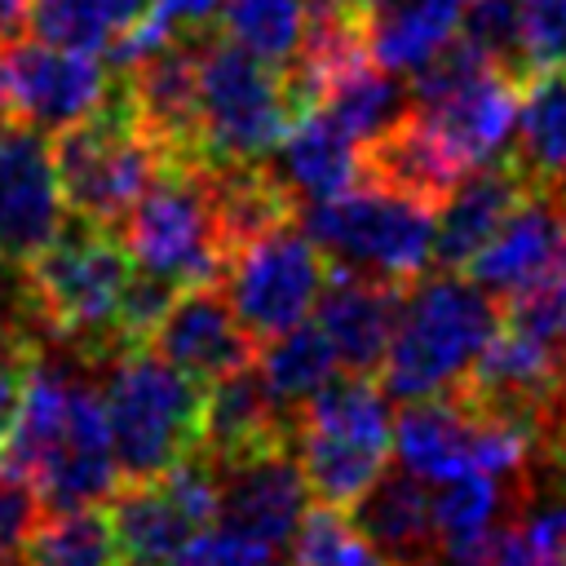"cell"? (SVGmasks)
Returning <instances> with one entry per match:
<instances>
[{
  "mask_svg": "<svg viewBox=\"0 0 566 566\" xmlns=\"http://www.w3.org/2000/svg\"><path fill=\"white\" fill-rule=\"evenodd\" d=\"M0 469L27 478L44 509H84L115 491L119 464L102 394L62 358H31L13 429L0 447Z\"/></svg>",
  "mask_w": 566,
  "mask_h": 566,
  "instance_id": "obj_1",
  "label": "cell"
},
{
  "mask_svg": "<svg viewBox=\"0 0 566 566\" xmlns=\"http://www.w3.org/2000/svg\"><path fill=\"white\" fill-rule=\"evenodd\" d=\"M18 270H22L18 274L22 314L40 345H53L80 358L119 354L115 314H119V296L133 274V261L111 230L75 217V226H62L57 239Z\"/></svg>",
  "mask_w": 566,
  "mask_h": 566,
  "instance_id": "obj_2",
  "label": "cell"
},
{
  "mask_svg": "<svg viewBox=\"0 0 566 566\" xmlns=\"http://www.w3.org/2000/svg\"><path fill=\"white\" fill-rule=\"evenodd\" d=\"M495 327L500 310L478 283L451 270L416 279L398 305V323L380 358V389L398 402L455 389Z\"/></svg>",
  "mask_w": 566,
  "mask_h": 566,
  "instance_id": "obj_3",
  "label": "cell"
},
{
  "mask_svg": "<svg viewBox=\"0 0 566 566\" xmlns=\"http://www.w3.org/2000/svg\"><path fill=\"white\" fill-rule=\"evenodd\" d=\"M203 380L164 363L146 345L106 358L102 411L119 478L146 482L186 460L203 438Z\"/></svg>",
  "mask_w": 566,
  "mask_h": 566,
  "instance_id": "obj_4",
  "label": "cell"
},
{
  "mask_svg": "<svg viewBox=\"0 0 566 566\" xmlns=\"http://www.w3.org/2000/svg\"><path fill=\"white\" fill-rule=\"evenodd\" d=\"M292 455L305 473V486L332 504L349 509L385 469L394 447L389 394L371 371L332 376L305 402L292 407Z\"/></svg>",
  "mask_w": 566,
  "mask_h": 566,
  "instance_id": "obj_5",
  "label": "cell"
},
{
  "mask_svg": "<svg viewBox=\"0 0 566 566\" xmlns=\"http://www.w3.org/2000/svg\"><path fill=\"white\" fill-rule=\"evenodd\" d=\"M517 71L500 66L469 40H451L416 71L407 111L464 177L509 150L517 124Z\"/></svg>",
  "mask_w": 566,
  "mask_h": 566,
  "instance_id": "obj_6",
  "label": "cell"
},
{
  "mask_svg": "<svg viewBox=\"0 0 566 566\" xmlns=\"http://www.w3.org/2000/svg\"><path fill=\"white\" fill-rule=\"evenodd\" d=\"M119 230L133 270L177 292L199 283H221L226 243L217 230L203 159H164L155 181L119 221Z\"/></svg>",
  "mask_w": 566,
  "mask_h": 566,
  "instance_id": "obj_7",
  "label": "cell"
},
{
  "mask_svg": "<svg viewBox=\"0 0 566 566\" xmlns=\"http://www.w3.org/2000/svg\"><path fill=\"white\" fill-rule=\"evenodd\" d=\"M49 146H53V168H57L66 212L102 230H115L128 217V208L142 199V190L155 181L164 164L159 146L137 124L119 84L102 111L53 133Z\"/></svg>",
  "mask_w": 566,
  "mask_h": 566,
  "instance_id": "obj_8",
  "label": "cell"
},
{
  "mask_svg": "<svg viewBox=\"0 0 566 566\" xmlns=\"http://www.w3.org/2000/svg\"><path fill=\"white\" fill-rule=\"evenodd\" d=\"M296 106L279 66L252 57L208 22L199 27V150L212 164L265 159Z\"/></svg>",
  "mask_w": 566,
  "mask_h": 566,
  "instance_id": "obj_9",
  "label": "cell"
},
{
  "mask_svg": "<svg viewBox=\"0 0 566 566\" xmlns=\"http://www.w3.org/2000/svg\"><path fill=\"white\" fill-rule=\"evenodd\" d=\"M305 234L332 265L389 283H416L433 265V208L371 181H354L336 199L310 203Z\"/></svg>",
  "mask_w": 566,
  "mask_h": 566,
  "instance_id": "obj_10",
  "label": "cell"
},
{
  "mask_svg": "<svg viewBox=\"0 0 566 566\" xmlns=\"http://www.w3.org/2000/svg\"><path fill=\"white\" fill-rule=\"evenodd\" d=\"M221 279H226V301L234 318L248 327V336L270 340L305 323V314L314 310L327 283V256L305 230L283 221L234 248L226 256Z\"/></svg>",
  "mask_w": 566,
  "mask_h": 566,
  "instance_id": "obj_11",
  "label": "cell"
},
{
  "mask_svg": "<svg viewBox=\"0 0 566 566\" xmlns=\"http://www.w3.org/2000/svg\"><path fill=\"white\" fill-rule=\"evenodd\" d=\"M0 115L44 137L88 119L115 93V75L97 53L62 49L35 35L0 40Z\"/></svg>",
  "mask_w": 566,
  "mask_h": 566,
  "instance_id": "obj_12",
  "label": "cell"
},
{
  "mask_svg": "<svg viewBox=\"0 0 566 566\" xmlns=\"http://www.w3.org/2000/svg\"><path fill=\"white\" fill-rule=\"evenodd\" d=\"M66 226L53 146L27 124H0V256L27 265Z\"/></svg>",
  "mask_w": 566,
  "mask_h": 566,
  "instance_id": "obj_13",
  "label": "cell"
},
{
  "mask_svg": "<svg viewBox=\"0 0 566 566\" xmlns=\"http://www.w3.org/2000/svg\"><path fill=\"white\" fill-rule=\"evenodd\" d=\"M455 394H464L478 407L513 411L544 424L557 398L566 394V358L557 345L500 323L473 358V367L464 371V380L455 385Z\"/></svg>",
  "mask_w": 566,
  "mask_h": 566,
  "instance_id": "obj_14",
  "label": "cell"
},
{
  "mask_svg": "<svg viewBox=\"0 0 566 566\" xmlns=\"http://www.w3.org/2000/svg\"><path fill=\"white\" fill-rule=\"evenodd\" d=\"M221 469V500H217V517L221 526L261 539L270 548H283L296 531V522L305 517V473L292 455V442L217 464Z\"/></svg>",
  "mask_w": 566,
  "mask_h": 566,
  "instance_id": "obj_15",
  "label": "cell"
},
{
  "mask_svg": "<svg viewBox=\"0 0 566 566\" xmlns=\"http://www.w3.org/2000/svg\"><path fill=\"white\" fill-rule=\"evenodd\" d=\"M146 349H155L164 363L181 367L195 380H217L234 367H248L256 354V340L248 336V327L234 318L226 292L217 283H199V287H181L159 327L150 332Z\"/></svg>",
  "mask_w": 566,
  "mask_h": 566,
  "instance_id": "obj_16",
  "label": "cell"
},
{
  "mask_svg": "<svg viewBox=\"0 0 566 566\" xmlns=\"http://www.w3.org/2000/svg\"><path fill=\"white\" fill-rule=\"evenodd\" d=\"M314 305H318V327L332 340L336 358L349 371H376L398 323L402 283L327 261V283Z\"/></svg>",
  "mask_w": 566,
  "mask_h": 566,
  "instance_id": "obj_17",
  "label": "cell"
},
{
  "mask_svg": "<svg viewBox=\"0 0 566 566\" xmlns=\"http://www.w3.org/2000/svg\"><path fill=\"white\" fill-rule=\"evenodd\" d=\"M292 438V407L270 394L256 363L234 367L217 380H208L203 394V438L199 447L217 460H243L270 447H283Z\"/></svg>",
  "mask_w": 566,
  "mask_h": 566,
  "instance_id": "obj_18",
  "label": "cell"
},
{
  "mask_svg": "<svg viewBox=\"0 0 566 566\" xmlns=\"http://www.w3.org/2000/svg\"><path fill=\"white\" fill-rule=\"evenodd\" d=\"M526 195L531 186L509 155L464 172L433 212V261L442 270H464V261L500 230V221Z\"/></svg>",
  "mask_w": 566,
  "mask_h": 566,
  "instance_id": "obj_19",
  "label": "cell"
},
{
  "mask_svg": "<svg viewBox=\"0 0 566 566\" xmlns=\"http://www.w3.org/2000/svg\"><path fill=\"white\" fill-rule=\"evenodd\" d=\"M354 526L380 548L389 566H442L433 531V495L407 469H385L354 504Z\"/></svg>",
  "mask_w": 566,
  "mask_h": 566,
  "instance_id": "obj_20",
  "label": "cell"
},
{
  "mask_svg": "<svg viewBox=\"0 0 566 566\" xmlns=\"http://www.w3.org/2000/svg\"><path fill=\"white\" fill-rule=\"evenodd\" d=\"M274 150L279 155H274L270 172L279 177V186L292 195L296 208L336 199L340 190H349L358 181V142L318 106L292 115V124Z\"/></svg>",
  "mask_w": 566,
  "mask_h": 566,
  "instance_id": "obj_21",
  "label": "cell"
},
{
  "mask_svg": "<svg viewBox=\"0 0 566 566\" xmlns=\"http://www.w3.org/2000/svg\"><path fill=\"white\" fill-rule=\"evenodd\" d=\"M566 230L557 221V208L544 190H531L504 221L500 230L464 261L469 283H478L491 296H509L526 287L535 274L548 270V261L562 252Z\"/></svg>",
  "mask_w": 566,
  "mask_h": 566,
  "instance_id": "obj_22",
  "label": "cell"
},
{
  "mask_svg": "<svg viewBox=\"0 0 566 566\" xmlns=\"http://www.w3.org/2000/svg\"><path fill=\"white\" fill-rule=\"evenodd\" d=\"M394 451L398 464L424 486L473 473V407L455 389L407 402L394 424Z\"/></svg>",
  "mask_w": 566,
  "mask_h": 566,
  "instance_id": "obj_23",
  "label": "cell"
},
{
  "mask_svg": "<svg viewBox=\"0 0 566 566\" xmlns=\"http://www.w3.org/2000/svg\"><path fill=\"white\" fill-rule=\"evenodd\" d=\"M111 531L119 544L124 566H172L181 557V548L208 531L164 478H146V482H128L115 500H111Z\"/></svg>",
  "mask_w": 566,
  "mask_h": 566,
  "instance_id": "obj_24",
  "label": "cell"
},
{
  "mask_svg": "<svg viewBox=\"0 0 566 566\" xmlns=\"http://www.w3.org/2000/svg\"><path fill=\"white\" fill-rule=\"evenodd\" d=\"M464 0H376L363 13L367 57L394 75H416L460 31Z\"/></svg>",
  "mask_w": 566,
  "mask_h": 566,
  "instance_id": "obj_25",
  "label": "cell"
},
{
  "mask_svg": "<svg viewBox=\"0 0 566 566\" xmlns=\"http://www.w3.org/2000/svg\"><path fill=\"white\" fill-rule=\"evenodd\" d=\"M509 159L526 177L531 190H548L566 181V66L526 71L517 93V124H513Z\"/></svg>",
  "mask_w": 566,
  "mask_h": 566,
  "instance_id": "obj_26",
  "label": "cell"
},
{
  "mask_svg": "<svg viewBox=\"0 0 566 566\" xmlns=\"http://www.w3.org/2000/svg\"><path fill=\"white\" fill-rule=\"evenodd\" d=\"M513 495H522V486L486 478V473H460V478L442 482L433 495V531H438L442 562L482 557V548L500 531V517L509 513Z\"/></svg>",
  "mask_w": 566,
  "mask_h": 566,
  "instance_id": "obj_27",
  "label": "cell"
},
{
  "mask_svg": "<svg viewBox=\"0 0 566 566\" xmlns=\"http://www.w3.org/2000/svg\"><path fill=\"white\" fill-rule=\"evenodd\" d=\"M314 106L327 111V115L363 146V142H371V137H380V133L407 111V93H402L398 75L385 71L380 62H371L367 49H363L358 57L340 62V66L323 80Z\"/></svg>",
  "mask_w": 566,
  "mask_h": 566,
  "instance_id": "obj_28",
  "label": "cell"
},
{
  "mask_svg": "<svg viewBox=\"0 0 566 566\" xmlns=\"http://www.w3.org/2000/svg\"><path fill=\"white\" fill-rule=\"evenodd\" d=\"M150 9L155 0H27V31L62 49L111 53Z\"/></svg>",
  "mask_w": 566,
  "mask_h": 566,
  "instance_id": "obj_29",
  "label": "cell"
},
{
  "mask_svg": "<svg viewBox=\"0 0 566 566\" xmlns=\"http://www.w3.org/2000/svg\"><path fill=\"white\" fill-rule=\"evenodd\" d=\"M217 13L226 40L279 71L296 62L310 31V0H226Z\"/></svg>",
  "mask_w": 566,
  "mask_h": 566,
  "instance_id": "obj_30",
  "label": "cell"
},
{
  "mask_svg": "<svg viewBox=\"0 0 566 566\" xmlns=\"http://www.w3.org/2000/svg\"><path fill=\"white\" fill-rule=\"evenodd\" d=\"M252 363H256L261 380L270 385V394H274L279 402H287V407L305 402V398H310L314 389H323V385L336 376V367H340V358H336V349H332V340L323 336L318 323H296V327L270 336L265 349H261Z\"/></svg>",
  "mask_w": 566,
  "mask_h": 566,
  "instance_id": "obj_31",
  "label": "cell"
},
{
  "mask_svg": "<svg viewBox=\"0 0 566 566\" xmlns=\"http://www.w3.org/2000/svg\"><path fill=\"white\" fill-rule=\"evenodd\" d=\"M31 566H124L111 517L93 504L84 509H53L27 539Z\"/></svg>",
  "mask_w": 566,
  "mask_h": 566,
  "instance_id": "obj_32",
  "label": "cell"
},
{
  "mask_svg": "<svg viewBox=\"0 0 566 566\" xmlns=\"http://www.w3.org/2000/svg\"><path fill=\"white\" fill-rule=\"evenodd\" d=\"M292 566H389L345 509L318 504L292 531Z\"/></svg>",
  "mask_w": 566,
  "mask_h": 566,
  "instance_id": "obj_33",
  "label": "cell"
},
{
  "mask_svg": "<svg viewBox=\"0 0 566 566\" xmlns=\"http://www.w3.org/2000/svg\"><path fill=\"white\" fill-rule=\"evenodd\" d=\"M504 323L526 332V336H539L548 345H562L566 340V243L562 252L548 261L544 274H535L526 287L509 292L504 296Z\"/></svg>",
  "mask_w": 566,
  "mask_h": 566,
  "instance_id": "obj_34",
  "label": "cell"
},
{
  "mask_svg": "<svg viewBox=\"0 0 566 566\" xmlns=\"http://www.w3.org/2000/svg\"><path fill=\"white\" fill-rule=\"evenodd\" d=\"M464 40L491 53L500 66L522 71L517 31H522V0H464Z\"/></svg>",
  "mask_w": 566,
  "mask_h": 566,
  "instance_id": "obj_35",
  "label": "cell"
},
{
  "mask_svg": "<svg viewBox=\"0 0 566 566\" xmlns=\"http://www.w3.org/2000/svg\"><path fill=\"white\" fill-rule=\"evenodd\" d=\"M517 53L526 71L566 66V0H522Z\"/></svg>",
  "mask_w": 566,
  "mask_h": 566,
  "instance_id": "obj_36",
  "label": "cell"
},
{
  "mask_svg": "<svg viewBox=\"0 0 566 566\" xmlns=\"http://www.w3.org/2000/svg\"><path fill=\"white\" fill-rule=\"evenodd\" d=\"M44 513L49 509H44L40 491L27 478L0 469V548H27V539Z\"/></svg>",
  "mask_w": 566,
  "mask_h": 566,
  "instance_id": "obj_37",
  "label": "cell"
},
{
  "mask_svg": "<svg viewBox=\"0 0 566 566\" xmlns=\"http://www.w3.org/2000/svg\"><path fill=\"white\" fill-rule=\"evenodd\" d=\"M35 349H40V340L31 332H0V447L13 429L22 385H27V367H31Z\"/></svg>",
  "mask_w": 566,
  "mask_h": 566,
  "instance_id": "obj_38",
  "label": "cell"
},
{
  "mask_svg": "<svg viewBox=\"0 0 566 566\" xmlns=\"http://www.w3.org/2000/svg\"><path fill=\"white\" fill-rule=\"evenodd\" d=\"M526 491H566V394L539 424V447L526 473Z\"/></svg>",
  "mask_w": 566,
  "mask_h": 566,
  "instance_id": "obj_39",
  "label": "cell"
},
{
  "mask_svg": "<svg viewBox=\"0 0 566 566\" xmlns=\"http://www.w3.org/2000/svg\"><path fill=\"white\" fill-rule=\"evenodd\" d=\"M482 566H566V562L553 557L522 522H513L509 531L491 535V544L482 548Z\"/></svg>",
  "mask_w": 566,
  "mask_h": 566,
  "instance_id": "obj_40",
  "label": "cell"
},
{
  "mask_svg": "<svg viewBox=\"0 0 566 566\" xmlns=\"http://www.w3.org/2000/svg\"><path fill=\"white\" fill-rule=\"evenodd\" d=\"M522 526H526L553 557L566 562V491H553L548 500H539V504L522 517Z\"/></svg>",
  "mask_w": 566,
  "mask_h": 566,
  "instance_id": "obj_41",
  "label": "cell"
},
{
  "mask_svg": "<svg viewBox=\"0 0 566 566\" xmlns=\"http://www.w3.org/2000/svg\"><path fill=\"white\" fill-rule=\"evenodd\" d=\"M155 4H164L177 22H186V27H203L217 9H221V0H155Z\"/></svg>",
  "mask_w": 566,
  "mask_h": 566,
  "instance_id": "obj_42",
  "label": "cell"
},
{
  "mask_svg": "<svg viewBox=\"0 0 566 566\" xmlns=\"http://www.w3.org/2000/svg\"><path fill=\"white\" fill-rule=\"evenodd\" d=\"M27 27V0H0V40H13Z\"/></svg>",
  "mask_w": 566,
  "mask_h": 566,
  "instance_id": "obj_43",
  "label": "cell"
},
{
  "mask_svg": "<svg viewBox=\"0 0 566 566\" xmlns=\"http://www.w3.org/2000/svg\"><path fill=\"white\" fill-rule=\"evenodd\" d=\"M544 195L553 199V208H557V221H562V230H566V181H557V186H548Z\"/></svg>",
  "mask_w": 566,
  "mask_h": 566,
  "instance_id": "obj_44",
  "label": "cell"
},
{
  "mask_svg": "<svg viewBox=\"0 0 566 566\" xmlns=\"http://www.w3.org/2000/svg\"><path fill=\"white\" fill-rule=\"evenodd\" d=\"M0 566H31V562L22 557V548H0Z\"/></svg>",
  "mask_w": 566,
  "mask_h": 566,
  "instance_id": "obj_45",
  "label": "cell"
},
{
  "mask_svg": "<svg viewBox=\"0 0 566 566\" xmlns=\"http://www.w3.org/2000/svg\"><path fill=\"white\" fill-rule=\"evenodd\" d=\"M340 4H345V9H354V13H358V18H363V13H367V9H371V4H376V0H340Z\"/></svg>",
  "mask_w": 566,
  "mask_h": 566,
  "instance_id": "obj_46",
  "label": "cell"
},
{
  "mask_svg": "<svg viewBox=\"0 0 566 566\" xmlns=\"http://www.w3.org/2000/svg\"><path fill=\"white\" fill-rule=\"evenodd\" d=\"M442 566H482V557H469V562H442Z\"/></svg>",
  "mask_w": 566,
  "mask_h": 566,
  "instance_id": "obj_47",
  "label": "cell"
},
{
  "mask_svg": "<svg viewBox=\"0 0 566 566\" xmlns=\"http://www.w3.org/2000/svg\"><path fill=\"white\" fill-rule=\"evenodd\" d=\"M562 358H566V349H562Z\"/></svg>",
  "mask_w": 566,
  "mask_h": 566,
  "instance_id": "obj_48",
  "label": "cell"
}]
</instances>
